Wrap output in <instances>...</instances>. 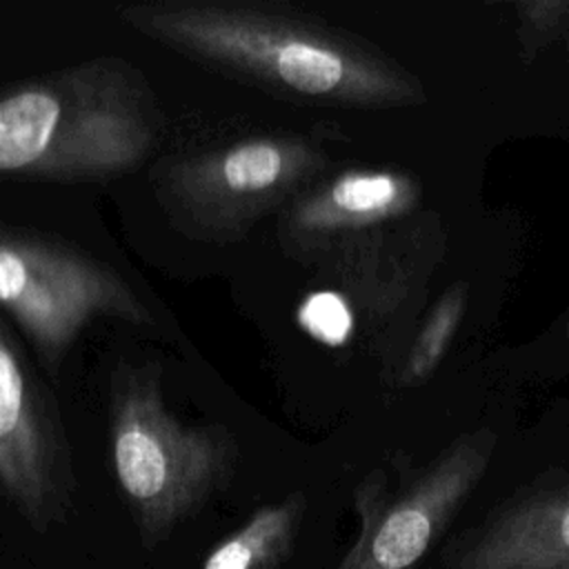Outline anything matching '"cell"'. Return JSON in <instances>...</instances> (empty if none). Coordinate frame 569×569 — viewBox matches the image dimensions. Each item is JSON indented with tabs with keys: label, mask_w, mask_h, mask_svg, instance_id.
Wrapping results in <instances>:
<instances>
[{
	"label": "cell",
	"mask_w": 569,
	"mask_h": 569,
	"mask_svg": "<svg viewBox=\"0 0 569 569\" xmlns=\"http://www.w3.org/2000/svg\"><path fill=\"white\" fill-rule=\"evenodd\" d=\"M140 36L276 96L385 107L409 98V80L380 53L287 4L147 0L118 9Z\"/></svg>",
	"instance_id": "cell-1"
},
{
	"label": "cell",
	"mask_w": 569,
	"mask_h": 569,
	"mask_svg": "<svg viewBox=\"0 0 569 569\" xmlns=\"http://www.w3.org/2000/svg\"><path fill=\"white\" fill-rule=\"evenodd\" d=\"M162 129L144 76L102 56L0 91V176L100 182L138 169Z\"/></svg>",
	"instance_id": "cell-2"
},
{
	"label": "cell",
	"mask_w": 569,
	"mask_h": 569,
	"mask_svg": "<svg viewBox=\"0 0 569 569\" xmlns=\"http://www.w3.org/2000/svg\"><path fill=\"white\" fill-rule=\"evenodd\" d=\"M109 440L116 480L147 545L162 540L222 491L238 445L222 425L182 422L162 398L156 362H120L109 385Z\"/></svg>",
	"instance_id": "cell-3"
},
{
	"label": "cell",
	"mask_w": 569,
	"mask_h": 569,
	"mask_svg": "<svg viewBox=\"0 0 569 569\" xmlns=\"http://www.w3.org/2000/svg\"><path fill=\"white\" fill-rule=\"evenodd\" d=\"M327 158L302 133H264L167 158L153 187L182 233L236 242L313 184Z\"/></svg>",
	"instance_id": "cell-4"
},
{
	"label": "cell",
	"mask_w": 569,
	"mask_h": 569,
	"mask_svg": "<svg viewBox=\"0 0 569 569\" xmlns=\"http://www.w3.org/2000/svg\"><path fill=\"white\" fill-rule=\"evenodd\" d=\"M0 309L58 376L80 333L100 318L153 327V313L107 262L47 233L0 224Z\"/></svg>",
	"instance_id": "cell-5"
},
{
	"label": "cell",
	"mask_w": 569,
	"mask_h": 569,
	"mask_svg": "<svg viewBox=\"0 0 569 569\" xmlns=\"http://www.w3.org/2000/svg\"><path fill=\"white\" fill-rule=\"evenodd\" d=\"M73 485L60 407L0 322V493L44 531L64 520Z\"/></svg>",
	"instance_id": "cell-6"
},
{
	"label": "cell",
	"mask_w": 569,
	"mask_h": 569,
	"mask_svg": "<svg viewBox=\"0 0 569 569\" xmlns=\"http://www.w3.org/2000/svg\"><path fill=\"white\" fill-rule=\"evenodd\" d=\"M489 453V436L462 440L398 496L378 476L367 478L356 491L360 533L338 569H413L480 480Z\"/></svg>",
	"instance_id": "cell-7"
},
{
	"label": "cell",
	"mask_w": 569,
	"mask_h": 569,
	"mask_svg": "<svg viewBox=\"0 0 569 569\" xmlns=\"http://www.w3.org/2000/svg\"><path fill=\"white\" fill-rule=\"evenodd\" d=\"M451 569H569V489L505 509L453 551Z\"/></svg>",
	"instance_id": "cell-8"
},
{
	"label": "cell",
	"mask_w": 569,
	"mask_h": 569,
	"mask_svg": "<svg viewBox=\"0 0 569 569\" xmlns=\"http://www.w3.org/2000/svg\"><path fill=\"white\" fill-rule=\"evenodd\" d=\"M302 511V493L260 507L238 531L211 549L202 569H278L291 553Z\"/></svg>",
	"instance_id": "cell-9"
},
{
	"label": "cell",
	"mask_w": 569,
	"mask_h": 569,
	"mask_svg": "<svg viewBox=\"0 0 569 569\" xmlns=\"http://www.w3.org/2000/svg\"><path fill=\"white\" fill-rule=\"evenodd\" d=\"M300 325L327 345H340L349 338L353 316L349 305L333 291H320L305 300L300 309Z\"/></svg>",
	"instance_id": "cell-10"
},
{
	"label": "cell",
	"mask_w": 569,
	"mask_h": 569,
	"mask_svg": "<svg viewBox=\"0 0 569 569\" xmlns=\"http://www.w3.org/2000/svg\"><path fill=\"white\" fill-rule=\"evenodd\" d=\"M460 309L462 302L456 293H451L447 300H442V305L433 311L431 320L427 322L425 331L420 333V340L413 349L411 356V373L416 376H425L427 371L433 369V365L440 360V356L445 353V347L451 338V331L460 318Z\"/></svg>",
	"instance_id": "cell-11"
}]
</instances>
